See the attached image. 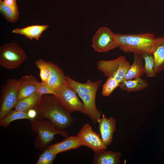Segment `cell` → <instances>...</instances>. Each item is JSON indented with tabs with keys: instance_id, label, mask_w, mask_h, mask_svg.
Segmentation results:
<instances>
[{
	"instance_id": "6da1fadb",
	"label": "cell",
	"mask_w": 164,
	"mask_h": 164,
	"mask_svg": "<svg viewBox=\"0 0 164 164\" xmlns=\"http://www.w3.org/2000/svg\"><path fill=\"white\" fill-rule=\"evenodd\" d=\"M32 108L36 112V119H47L60 130H65L75 120L72 116L71 113L53 94L42 95Z\"/></svg>"
},
{
	"instance_id": "7a4b0ae2",
	"label": "cell",
	"mask_w": 164,
	"mask_h": 164,
	"mask_svg": "<svg viewBox=\"0 0 164 164\" xmlns=\"http://www.w3.org/2000/svg\"><path fill=\"white\" fill-rule=\"evenodd\" d=\"M67 83L76 91L81 99L84 105V114L87 115L93 123H98L101 118L102 112L98 110L95 104L96 93L102 81L98 80L93 82L88 80L85 83H80L76 81L68 76H66Z\"/></svg>"
},
{
	"instance_id": "3957f363",
	"label": "cell",
	"mask_w": 164,
	"mask_h": 164,
	"mask_svg": "<svg viewBox=\"0 0 164 164\" xmlns=\"http://www.w3.org/2000/svg\"><path fill=\"white\" fill-rule=\"evenodd\" d=\"M115 35L118 47L121 50L139 54L145 53H152L155 39L152 33H115Z\"/></svg>"
},
{
	"instance_id": "277c9868",
	"label": "cell",
	"mask_w": 164,
	"mask_h": 164,
	"mask_svg": "<svg viewBox=\"0 0 164 164\" xmlns=\"http://www.w3.org/2000/svg\"><path fill=\"white\" fill-rule=\"evenodd\" d=\"M30 121L32 129L38 135L35 141V147L42 151L55 140V135L59 134L66 138L69 136L65 130L58 129L48 120L34 119Z\"/></svg>"
},
{
	"instance_id": "5b68a950",
	"label": "cell",
	"mask_w": 164,
	"mask_h": 164,
	"mask_svg": "<svg viewBox=\"0 0 164 164\" xmlns=\"http://www.w3.org/2000/svg\"><path fill=\"white\" fill-rule=\"evenodd\" d=\"M26 58V52L15 42L6 43L0 47V65L5 68H18Z\"/></svg>"
},
{
	"instance_id": "8992f818",
	"label": "cell",
	"mask_w": 164,
	"mask_h": 164,
	"mask_svg": "<svg viewBox=\"0 0 164 164\" xmlns=\"http://www.w3.org/2000/svg\"><path fill=\"white\" fill-rule=\"evenodd\" d=\"M19 80L10 78L2 86L0 92V120L14 108L18 101Z\"/></svg>"
},
{
	"instance_id": "52a82bcc",
	"label": "cell",
	"mask_w": 164,
	"mask_h": 164,
	"mask_svg": "<svg viewBox=\"0 0 164 164\" xmlns=\"http://www.w3.org/2000/svg\"><path fill=\"white\" fill-rule=\"evenodd\" d=\"M125 56H121L112 60H100L97 63L98 69L108 77H113L120 83L124 79L130 66Z\"/></svg>"
},
{
	"instance_id": "ba28073f",
	"label": "cell",
	"mask_w": 164,
	"mask_h": 164,
	"mask_svg": "<svg viewBox=\"0 0 164 164\" xmlns=\"http://www.w3.org/2000/svg\"><path fill=\"white\" fill-rule=\"evenodd\" d=\"M56 96L61 104L71 113L76 111L84 114V108L75 90L67 83L56 91Z\"/></svg>"
},
{
	"instance_id": "9c48e42d",
	"label": "cell",
	"mask_w": 164,
	"mask_h": 164,
	"mask_svg": "<svg viewBox=\"0 0 164 164\" xmlns=\"http://www.w3.org/2000/svg\"><path fill=\"white\" fill-rule=\"evenodd\" d=\"M92 46L94 50L99 52H105L118 47L115 33L109 28H99L93 37Z\"/></svg>"
},
{
	"instance_id": "30bf717a",
	"label": "cell",
	"mask_w": 164,
	"mask_h": 164,
	"mask_svg": "<svg viewBox=\"0 0 164 164\" xmlns=\"http://www.w3.org/2000/svg\"><path fill=\"white\" fill-rule=\"evenodd\" d=\"M77 136L83 145L92 149L95 153L106 149L107 146L103 142L100 135L94 132L88 124L84 125L78 133Z\"/></svg>"
},
{
	"instance_id": "8fae6325",
	"label": "cell",
	"mask_w": 164,
	"mask_h": 164,
	"mask_svg": "<svg viewBox=\"0 0 164 164\" xmlns=\"http://www.w3.org/2000/svg\"><path fill=\"white\" fill-rule=\"evenodd\" d=\"M98 123L101 139L105 146H109L112 141L115 129L116 120L112 117L108 118L103 114L98 120Z\"/></svg>"
},
{
	"instance_id": "7c38bea8",
	"label": "cell",
	"mask_w": 164,
	"mask_h": 164,
	"mask_svg": "<svg viewBox=\"0 0 164 164\" xmlns=\"http://www.w3.org/2000/svg\"><path fill=\"white\" fill-rule=\"evenodd\" d=\"M19 80L18 101L28 97L36 92L40 82L34 76L25 75Z\"/></svg>"
},
{
	"instance_id": "4fadbf2b",
	"label": "cell",
	"mask_w": 164,
	"mask_h": 164,
	"mask_svg": "<svg viewBox=\"0 0 164 164\" xmlns=\"http://www.w3.org/2000/svg\"><path fill=\"white\" fill-rule=\"evenodd\" d=\"M47 65L50 70V77L45 82L50 87L56 92L61 87L66 84V76L62 69L58 66L51 61H47Z\"/></svg>"
},
{
	"instance_id": "5bb4252c",
	"label": "cell",
	"mask_w": 164,
	"mask_h": 164,
	"mask_svg": "<svg viewBox=\"0 0 164 164\" xmlns=\"http://www.w3.org/2000/svg\"><path fill=\"white\" fill-rule=\"evenodd\" d=\"M80 140L76 136H68L63 140L49 146L52 151L55 154L75 149L83 146Z\"/></svg>"
},
{
	"instance_id": "9a60e30c",
	"label": "cell",
	"mask_w": 164,
	"mask_h": 164,
	"mask_svg": "<svg viewBox=\"0 0 164 164\" xmlns=\"http://www.w3.org/2000/svg\"><path fill=\"white\" fill-rule=\"evenodd\" d=\"M152 54L157 74L164 70V36L155 38Z\"/></svg>"
},
{
	"instance_id": "2e32d148",
	"label": "cell",
	"mask_w": 164,
	"mask_h": 164,
	"mask_svg": "<svg viewBox=\"0 0 164 164\" xmlns=\"http://www.w3.org/2000/svg\"><path fill=\"white\" fill-rule=\"evenodd\" d=\"M106 149L95 153L93 162L94 164H118L120 162L121 153Z\"/></svg>"
},
{
	"instance_id": "e0dca14e",
	"label": "cell",
	"mask_w": 164,
	"mask_h": 164,
	"mask_svg": "<svg viewBox=\"0 0 164 164\" xmlns=\"http://www.w3.org/2000/svg\"><path fill=\"white\" fill-rule=\"evenodd\" d=\"M49 27L47 25H32L22 28H17L13 29L12 32L24 35L31 40L35 39L37 40L40 37L43 32Z\"/></svg>"
},
{
	"instance_id": "ac0fdd59",
	"label": "cell",
	"mask_w": 164,
	"mask_h": 164,
	"mask_svg": "<svg viewBox=\"0 0 164 164\" xmlns=\"http://www.w3.org/2000/svg\"><path fill=\"white\" fill-rule=\"evenodd\" d=\"M134 54L132 64L130 65L123 80H127L140 77L145 73L142 63V54Z\"/></svg>"
},
{
	"instance_id": "d6986e66",
	"label": "cell",
	"mask_w": 164,
	"mask_h": 164,
	"mask_svg": "<svg viewBox=\"0 0 164 164\" xmlns=\"http://www.w3.org/2000/svg\"><path fill=\"white\" fill-rule=\"evenodd\" d=\"M149 84L146 81L141 77L123 80L119 83V87L122 90L128 92L141 91L146 87Z\"/></svg>"
},
{
	"instance_id": "ffe728a7",
	"label": "cell",
	"mask_w": 164,
	"mask_h": 164,
	"mask_svg": "<svg viewBox=\"0 0 164 164\" xmlns=\"http://www.w3.org/2000/svg\"><path fill=\"white\" fill-rule=\"evenodd\" d=\"M42 96L36 92L28 97L18 101L14 109L20 112H27L33 108Z\"/></svg>"
},
{
	"instance_id": "44dd1931",
	"label": "cell",
	"mask_w": 164,
	"mask_h": 164,
	"mask_svg": "<svg viewBox=\"0 0 164 164\" xmlns=\"http://www.w3.org/2000/svg\"><path fill=\"white\" fill-rule=\"evenodd\" d=\"M0 12L9 22H14L19 19V12L17 5L9 6L5 4L3 1L0 0Z\"/></svg>"
},
{
	"instance_id": "7402d4cb",
	"label": "cell",
	"mask_w": 164,
	"mask_h": 164,
	"mask_svg": "<svg viewBox=\"0 0 164 164\" xmlns=\"http://www.w3.org/2000/svg\"><path fill=\"white\" fill-rule=\"evenodd\" d=\"M24 119H29L30 120H31L27 112H20L15 109L12 110L0 120V125L6 128L11 122L15 120Z\"/></svg>"
},
{
	"instance_id": "603a6c76",
	"label": "cell",
	"mask_w": 164,
	"mask_h": 164,
	"mask_svg": "<svg viewBox=\"0 0 164 164\" xmlns=\"http://www.w3.org/2000/svg\"><path fill=\"white\" fill-rule=\"evenodd\" d=\"M144 61L145 73L148 77H155L156 73L155 67V60L152 53H145L142 54Z\"/></svg>"
},
{
	"instance_id": "cb8c5ba5",
	"label": "cell",
	"mask_w": 164,
	"mask_h": 164,
	"mask_svg": "<svg viewBox=\"0 0 164 164\" xmlns=\"http://www.w3.org/2000/svg\"><path fill=\"white\" fill-rule=\"evenodd\" d=\"M47 61L43 58H40L35 62V64L40 71V77L42 81L46 82L50 74V70L47 65Z\"/></svg>"
},
{
	"instance_id": "d4e9b609",
	"label": "cell",
	"mask_w": 164,
	"mask_h": 164,
	"mask_svg": "<svg viewBox=\"0 0 164 164\" xmlns=\"http://www.w3.org/2000/svg\"><path fill=\"white\" fill-rule=\"evenodd\" d=\"M119 83L113 77H108L102 86V94L103 96H109L114 90L119 86Z\"/></svg>"
},
{
	"instance_id": "484cf974",
	"label": "cell",
	"mask_w": 164,
	"mask_h": 164,
	"mask_svg": "<svg viewBox=\"0 0 164 164\" xmlns=\"http://www.w3.org/2000/svg\"><path fill=\"white\" fill-rule=\"evenodd\" d=\"M49 146L39 156L36 164H52L56 156Z\"/></svg>"
},
{
	"instance_id": "4316f807",
	"label": "cell",
	"mask_w": 164,
	"mask_h": 164,
	"mask_svg": "<svg viewBox=\"0 0 164 164\" xmlns=\"http://www.w3.org/2000/svg\"><path fill=\"white\" fill-rule=\"evenodd\" d=\"M36 92L40 95L45 94H51L56 96V91L48 86L45 82H40L37 87Z\"/></svg>"
},
{
	"instance_id": "83f0119b",
	"label": "cell",
	"mask_w": 164,
	"mask_h": 164,
	"mask_svg": "<svg viewBox=\"0 0 164 164\" xmlns=\"http://www.w3.org/2000/svg\"><path fill=\"white\" fill-rule=\"evenodd\" d=\"M3 2L5 4L9 6L17 5L16 0H4Z\"/></svg>"
}]
</instances>
